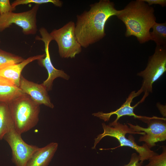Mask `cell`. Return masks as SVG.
<instances>
[{
  "instance_id": "6da1fadb",
  "label": "cell",
  "mask_w": 166,
  "mask_h": 166,
  "mask_svg": "<svg viewBox=\"0 0 166 166\" xmlns=\"http://www.w3.org/2000/svg\"><path fill=\"white\" fill-rule=\"evenodd\" d=\"M88 11L77 16L75 34L82 47L86 48L103 39L106 35L105 27L110 18L117 16L119 10L113 2L100 0L92 4Z\"/></svg>"
},
{
  "instance_id": "7a4b0ae2",
  "label": "cell",
  "mask_w": 166,
  "mask_h": 166,
  "mask_svg": "<svg viewBox=\"0 0 166 166\" xmlns=\"http://www.w3.org/2000/svg\"><path fill=\"white\" fill-rule=\"evenodd\" d=\"M154 11L143 0H136L119 10L116 16L126 26L125 36H135L143 44L150 40V30L156 22Z\"/></svg>"
},
{
  "instance_id": "3957f363",
  "label": "cell",
  "mask_w": 166,
  "mask_h": 166,
  "mask_svg": "<svg viewBox=\"0 0 166 166\" xmlns=\"http://www.w3.org/2000/svg\"><path fill=\"white\" fill-rule=\"evenodd\" d=\"M14 128L20 134L34 127L39 121L40 105L24 94L8 103Z\"/></svg>"
},
{
  "instance_id": "277c9868",
  "label": "cell",
  "mask_w": 166,
  "mask_h": 166,
  "mask_svg": "<svg viewBox=\"0 0 166 166\" xmlns=\"http://www.w3.org/2000/svg\"><path fill=\"white\" fill-rule=\"evenodd\" d=\"M102 125L104 132L95 139L94 145L92 148L93 149L96 148L97 145L103 138L109 136L114 137L118 140L120 144L118 147L128 146L136 150L138 153L140 161L141 163L143 164L144 161L148 160L152 156L157 154L151 150L145 143L142 146L137 144L132 135H129L128 138L125 136L126 134L127 133L143 135L145 134L144 132H135L127 124H123L118 122L111 126L106 125L105 123H102Z\"/></svg>"
},
{
  "instance_id": "5b68a950",
  "label": "cell",
  "mask_w": 166,
  "mask_h": 166,
  "mask_svg": "<svg viewBox=\"0 0 166 166\" xmlns=\"http://www.w3.org/2000/svg\"><path fill=\"white\" fill-rule=\"evenodd\" d=\"M166 71V46H156L153 54L148 60L145 69L137 73L143 78L140 89L144 93L141 102H143L152 92V85Z\"/></svg>"
},
{
  "instance_id": "8992f818",
  "label": "cell",
  "mask_w": 166,
  "mask_h": 166,
  "mask_svg": "<svg viewBox=\"0 0 166 166\" xmlns=\"http://www.w3.org/2000/svg\"><path fill=\"white\" fill-rule=\"evenodd\" d=\"M53 40L57 42L58 51L62 58H73L80 53L82 47L77 41L75 34V23L70 21L58 29L49 33Z\"/></svg>"
},
{
  "instance_id": "52a82bcc",
  "label": "cell",
  "mask_w": 166,
  "mask_h": 166,
  "mask_svg": "<svg viewBox=\"0 0 166 166\" xmlns=\"http://www.w3.org/2000/svg\"><path fill=\"white\" fill-rule=\"evenodd\" d=\"M39 5L30 10L21 13L10 12L0 15V32L14 24L21 27L25 35L35 34L38 30L36 16Z\"/></svg>"
},
{
  "instance_id": "ba28073f",
  "label": "cell",
  "mask_w": 166,
  "mask_h": 166,
  "mask_svg": "<svg viewBox=\"0 0 166 166\" xmlns=\"http://www.w3.org/2000/svg\"><path fill=\"white\" fill-rule=\"evenodd\" d=\"M14 126L4 135V139L8 144L12 150V160L16 166H26L29 160L39 147L26 143Z\"/></svg>"
},
{
  "instance_id": "9c48e42d",
  "label": "cell",
  "mask_w": 166,
  "mask_h": 166,
  "mask_svg": "<svg viewBox=\"0 0 166 166\" xmlns=\"http://www.w3.org/2000/svg\"><path fill=\"white\" fill-rule=\"evenodd\" d=\"M127 124L135 131L145 133L140 137L139 141L145 142L150 149L156 146V142L166 140V118L153 116L147 123L146 128L128 123Z\"/></svg>"
},
{
  "instance_id": "30bf717a",
  "label": "cell",
  "mask_w": 166,
  "mask_h": 166,
  "mask_svg": "<svg viewBox=\"0 0 166 166\" xmlns=\"http://www.w3.org/2000/svg\"><path fill=\"white\" fill-rule=\"evenodd\" d=\"M39 32L42 37L37 36L36 38L37 40H42L44 42L45 55L44 57L38 60V63L40 65L45 68L47 71L48 77L42 84L45 87L47 91H49L52 89L53 82L55 79L60 77L68 80L69 77L63 71L56 69L52 63L49 46L50 43L53 39L50 34L44 27L41 28Z\"/></svg>"
},
{
  "instance_id": "8fae6325",
  "label": "cell",
  "mask_w": 166,
  "mask_h": 166,
  "mask_svg": "<svg viewBox=\"0 0 166 166\" xmlns=\"http://www.w3.org/2000/svg\"><path fill=\"white\" fill-rule=\"evenodd\" d=\"M142 92L140 89L137 92H136L135 91L132 92L124 103L120 107L115 111L109 113H104L102 112H98L93 114V115L104 120L105 121H106L109 120L112 115L113 114L116 115L117 116L116 119L113 122L109 124V125L110 126L116 124L120 117L125 116L133 117L134 118L147 124L153 117H149L138 116L134 112V108L141 103L140 101L133 106H132L131 105L133 98L139 96Z\"/></svg>"
},
{
  "instance_id": "7c38bea8",
  "label": "cell",
  "mask_w": 166,
  "mask_h": 166,
  "mask_svg": "<svg viewBox=\"0 0 166 166\" xmlns=\"http://www.w3.org/2000/svg\"><path fill=\"white\" fill-rule=\"evenodd\" d=\"M45 53L30 57L22 62H10L0 65V81L19 87L21 73L28 64L45 57Z\"/></svg>"
},
{
  "instance_id": "4fadbf2b",
  "label": "cell",
  "mask_w": 166,
  "mask_h": 166,
  "mask_svg": "<svg viewBox=\"0 0 166 166\" xmlns=\"http://www.w3.org/2000/svg\"><path fill=\"white\" fill-rule=\"evenodd\" d=\"M19 87L24 93L29 95L38 105H43L52 109L54 108L48 91L42 84H38L29 81L22 75Z\"/></svg>"
},
{
  "instance_id": "5bb4252c",
  "label": "cell",
  "mask_w": 166,
  "mask_h": 166,
  "mask_svg": "<svg viewBox=\"0 0 166 166\" xmlns=\"http://www.w3.org/2000/svg\"><path fill=\"white\" fill-rule=\"evenodd\" d=\"M58 144L52 142L39 148L32 154L26 166H48L58 148Z\"/></svg>"
},
{
  "instance_id": "9a60e30c",
  "label": "cell",
  "mask_w": 166,
  "mask_h": 166,
  "mask_svg": "<svg viewBox=\"0 0 166 166\" xmlns=\"http://www.w3.org/2000/svg\"><path fill=\"white\" fill-rule=\"evenodd\" d=\"M24 94L19 87L0 81V102L8 104Z\"/></svg>"
},
{
  "instance_id": "2e32d148",
  "label": "cell",
  "mask_w": 166,
  "mask_h": 166,
  "mask_svg": "<svg viewBox=\"0 0 166 166\" xmlns=\"http://www.w3.org/2000/svg\"><path fill=\"white\" fill-rule=\"evenodd\" d=\"M14 126L8 104L0 102V140Z\"/></svg>"
},
{
  "instance_id": "e0dca14e",
  "label": "cell",
  "mask_w": 166,
  "mask_h": 166,
  "mask_svg": "<svg viewBox=\"0 0 166 166\" xmlns=\"http://www.w3.org/2000/svg\"><path fill=\"white\" fill-rule=\"evenodd\" d=\"M152 28L153 30L150 32V40L153 41L156 46H166V22H156Z\"/></svg>"
},
{
  "instance_id": "ac0fdd59",
  "label": "cell",
  "mask_w": 166,
  "mask_h": 166,
  "mask_svg": "<svg viewBox=\"0 0 166 166\" xmlns=\"http://www.w3.org/2000/svg\"><path fill=\"white\" fill-rule=\"evenodd\" d=\"M48 3H51L58 7L62 6L63 2L59 0H16L13 1L11 5L14 8L18 5H26L30 3H35L40 5Z\"/></svg>"
},
{
  "instance_id": "d6986e66",
  "label": "cell",
  "mask_w": 166,
  "mask_h": 166,
  "mask_svg": "<svg viewBox=\"0 0 166 166\" xmlns=\"http://www.w3.org/2000/svg\"><path fill=\"white\" fill-rule=\"evenodd\" d=\"M24 59L21 56L7 52L0 48V65L10 62L19 63Z\"/></svg>"
},
{
  "instance_id": "ffe728a7",
  "label": "cell",
  "mask_w": 166,
  "mask_h": 166,
  "mask_svg": "<svg viewBox=\"0 0 166 166\" xmlns=\"http://www.w3.org/2000/svg\"><path fill=\"white\" fill-rule=\"evenodd\" d=\"M149 162L145 166H166V148L162 147V152L160 154H157L151 157Z\"/></svg>"
},
{
  "instance_id": "44dd1931",
  "label": "cell",
  "mask_w": 166,
  "mask_h": 166,
  "mask_svg": "<svg viewBox=\"0 0 166 166\" xmlns=\"http://www.w3.org/2000/svg\"><path fill=\"white\" fill-rule=\"evenodd\" d=\"M16 8L12 7L9 0H0V15L13 12Z\"/></svg>"
},
{
  "instance_id": "7402d4cb",
  "label": "cell",
  "mask_w": 166,
  "mask_h": 166,
  "mask_svg": "<svg viewBox=\"0 0 166 166\" xmlns=\"http://www.w3.org/2000/svg\"><path fill=\"white\" fill-rule=\"evenodd\" d=\"M124 166H143L140 161L139 156L136 153H132L129 163Z\"/></svg>"
},
{
  "instance_id": "603a6c76",
  "label": "cell",
  "mask_w": 166,
  "mask_h": 166,
  "mask_svg": "<svg viewBox=\"0 0 166 166\" xmlns=\"http://www.w3.org/2000/svg\"><path fill=\"white\" fill-rule=\"evenodd\" d=\"M143 1L149 6L154 4L159 5L162 7L166 6V0H143Z\"/></svg>"
},
{
  "instance_id": "cb8c5ba5",
  "label": "cell",
  "mask_w": 166,
  "mask_h": 166,
  "mask_svg": "<svg viewBox=\"0 0 166 166\" xmlns=\"http://www.w3.org/2000/svg\"><path fill=\"white\" fill-rule=\"evenodd\" d=\"M156 106L160 112L163 116V117H166V105H164L158 102Z\"/></svg>"
},
{
  "instance_id": "d4e9b609",
  "label": "cell",
  "mask_w": 166,
  "mask_h": 166,
  "mask_svg": "<svg viewBox=\"0 0 166 166\" xmlns=\"http://www.w3.org/2000/svg\"><path fill=\"white\" fill-rule=\"evenodd\" d=\"M0 42H1V41H0Z\"/></svg>"
}]
</instances>
